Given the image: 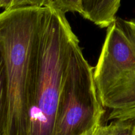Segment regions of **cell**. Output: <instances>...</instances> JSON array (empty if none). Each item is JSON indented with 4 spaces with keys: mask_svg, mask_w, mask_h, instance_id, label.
<instances>
[{
    "mask_svg": "<svg viewBox=\"0 0 135 135\" xmlns=\"http://www.w3.org/2000/svg\"><path fill=\"white\" fill-rule=\"evenodd\" d=\"M46 8L25 7L0 13V50L8 85L6 135H28Z\"/></svg>",
    "mask_w": 135,
    "mask_h": 135,
    "instance_id": "cell-1",
    "label": "cell"
},
{
    "mask_svg": "<svg viewBox=\"0 0 135 135\" xmlns=\"http://www.w3.org/2000/svg\"><path fill=\"white\" fill-rule=\"evenodd\" d=\"M76 38L65 14L48 6L41 30L28 135H54L58 100Z\"/></svg>",
    "mask_w": 135,
    "mask_h": 135,
    "instance_id": "cell-2",
    "label": "cell"
},
{
    "mask_svg": "<svg viewBox=\"0 0 135 135\" xmlns=\"http://www.w3.org/2000/svg\"><path fill=\"white\" fill-rule=\"evenodd\" d=\"M93 77L107 120L135 119V19L116 17L107 27Z\"/></svg>",
    "mask_w": 135,
    "mask_h": 135,
    "instance_id": "cell-3",
    "label": "cell"
},
{
    "mask_svg": "<svg viewBox=\"0 0 135 135\" xmlns=\"http://www.w3.org/2000/svg\"><path fill=\"white\" fill-rule=\"evenodd\" d=\"M93 68L74 41L60 95L54 135H92L103 115L95 85Z\"/></svg>",
    "mask_w": 135,
    "mask_h": 135,
    "instance_id": "cell-4",
    "label": "cell"
},
{
    "mask_svg": "<svg viewBox=\"0 0 135 135\" xmlns=\"http://www.w3.org/2000/svg\"><path fill=\"white\" fill-rule=\"evenodd\" d=\"M121 0H81V13L101 28L108 27L116 19Z\"/></svg>",
    "mask_w": 135,
    "mask_h": 135,
    "instance_id": "cell-5",
    "label": "cell"
},
{
    "mask_svg": "<svg viewBox=\"0 0 135 135\" xmlns=\"http://www.w3.org/2000/svg\"><path fill=\"white\" fill-rule=\"evenodd\" d=\"M8 110V85L6 64L0 50V135H6Z\"/></svg>",
    "mask_w": 135,
    "mask_h": 135,
    "instance_id": "cell-6",
    "label": "cell"
},
{
    "mask_svg": "<svg viewBox=\"0 0 135 135\" xmlns=\"http://www.w3.org/2000/svg\"><path fill=\"white\" fill-rule=\"evenodd\" d=\"M92 135H135V119L113 120L109 124H100Z\"/></svg>",
    "mask_w": 135,
    "mask_h": 135,
    "instance_id": "cell-7",
    "label": "cell"
},
{
    "mask_svg": "<svg viewBox=\"0 0 135 135\" xmlns=\"http://www.w3.org/2000/svg\"><path fill=\"white\" fill-rule=\"evenodd\" d=\"M53 0H2V9L4 10L25 7L52 6Z\"/></svg>",
    "mask_w": 135,
    "mask_h": 135,
    "instance_id": "cell-8",
    "label": "cell"
},
{
    "mask_svg": "<svg viewBox=\"0 0 135 135\" xmlns=\"http://www.w3.org/2000/svg\"><path fill=\"white\" fill-rule=\"evenodd\" d=\"M81 0H53L52 6L63 13L77 12L81 13Z\"/></svg>",
    "mask_w": 135,
    "mask_h": 135,
    "instance_id": "cell-9",
    "label": "cell"
},
{
    "mask_svg": "<svg viewBox=\"0 0 135 135\" xmlns=\"http://www.w3.org/2000/svg\"><path fill=\"white\" fill-rule=\"evenodd\" d=\"M2 0H0V9H2Z\"/></svg>",
    "mask_w": 135,
    "mask_h": 135,
    "instance_id": "cell-10",
    "label": "cell"
}]
</instances>
